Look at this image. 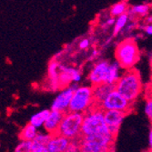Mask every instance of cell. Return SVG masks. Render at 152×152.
<instances>
[{"instance_id": "12", "label": "cell", "mask_w": 152, "mask_h": 152, "mask_svg": "<svg viewBox=\"0 0 152 152\" xmlns=\"http://www.w3.org/2000/svg\"><path fill=\"white\" fill-rule=\"evenodd\" d=\"M60 65L58 61L56 59H53L49 62L48 67V88L56 91L59 89L60 84H59V74H60Z\"/></svg>"}, {"instance_id": "21", "label": "cell", "mask_w": 152, "mask_h": 152, "mask_svg": "<svg viewBox=\"0 0 152 152\" xmlns=\"http://www.w3.org/2000/svg\"><path fill=\"white\" fill-rule=\"evenodd\" d=\"M129 20H130V17L129 15V13L117 18L115 26L113 27V36H115V37L118 36L124 28H125L126 26L129 23Z\"/></svg>"}, {"instance_id": "20", "label": "cell", "mask_w": 152, "mask_h": 152, "mask_svg": "<svg viewBox=\"0 0 152 152\" xmlns=\"http://www.w3.org/2000/svg\"><path fill=\"white\" fill-rule=\"evenodd\" d=\"M129 6L127 1H119L115 3L109 9V15L112 18H118L122 15L128 14L129 11Z\"/></svg>"}, {"instance_id": "1", "label": "cell", "mask_w": 152, "mask_h": 152, "mask_svg": "<svg viewBox=\"0 0 152 152\" xmlns=\"http://www.w3.org/2000/svg\"><path fill=\"white\" fill-rule=\"evenodd\" d=\"M115 88L121 96L134 104L143 92V84L140 72L132 68L122 73Z\"/></svg>"}, {"instance_id": "25", "label": "cell", "mask_w": 152, "mask_h": 152, "mask_svg": "<svg viewBox=\"0 0 152 152\" xmlns=\"http://www.w3.org/2000/svg\"><path fill=\"white\" fill-rule=\"evenodd\" d=\"M66 152H80V146L79 140H73L71 141L69 147L66 149Z\"/></svg>"}, {"instance_id": "30", "label": "cell", "mask_w": 152, "mask_h": 152, "mask_svg": "<svg viewBox=\"0 0 152 152\" xmlns=\"http://www.w3.org/2000/svg\"><path fill=\"white\" fill-rule=\"evenodd\" d=\"M148 145H149L150 150H152V128L150 129L149 133H148Z\"/></svg>"}, {"instance_id": "22", "label": "cell", "mask_w": 152, "mask_h": 152, "mask_svg": "<svg viewBox=\"0 0 152 152\" xmlns=\"http://www.w3.org/2000/svg\"><path fill=\"white\" fill-rule=\"evenodd\" d=\"M52 135H50L48 132H38L36 139L32 141L33 143V148L37 147H47L48 144Z\"/></svg>"}, {"instance_id": "3", "label": "cell", "mask_w": 152, "mask_h": 152, "mask_svg": "<svg viewBox=\"0 0 152 152\" xmlns=\"http://www.w3.org/2000/svg\"><path fill=\"white\" fill-rule=\"evenodd\" d=\"M104 110L99 107H93L84 114L82 124V137L96 136L109 133L104 118Z\"/></svg>"}, {"instance_id": "8", "label": "cell", "mask_w": 152, "mask_h": 152, "mask_svg": "<svg viewBox=\"0 0 152 152\" xmlns=\"http://www.w3.org/2000/svg\"><path fill=\"white\" fill-rule=\"evenodd\" d=\"M77 88V84H72L69 87L62 88L61 91L56 96V98L54 99L51 105V110H57V111H60L62 113H66L69 110L72 98Z\"/></svg>"}, {"instance_id": "34", "label": "cell", "mask_w": 152, "mask_h": 152, "mask_svg": "<svg viewBox=\"0 0 152 152\" xmlns=\"http://www.w3.org/2000/svg\"><path fill=\"white\" fill-rule=\"evenodd\" d=\"M151 95H152V93H151Z\"/></svg>"}, {"instance_id": "24", "label": "cell", "mask_w": 152, "mask_h": 152, "mask_svg": "<svg viewBox=\"0 0 152 152\" xmlns=\"http://www.w3.org/2000/svg\"><path fill=\"white\" fill-rule=\"evenodd\" d=\"M144 111H145V114L148 117V118L152 123V95H149L148 96H147Z\"/></svg>"}, {"instance_id": "29", "label": "cell", "mask_w": 152, "mask_h": 152, "mask_svg": "<svg viewBox=\"0 0 152 152\" xmlns=\"http://www.w3.org/2000/svg\"><path fill=\"white\" fill-rule=\"evenodd\" d=\"M99 56V51L96 50V49H93L92 52H91V55H90V58L91 59H96Z\"/></svg>"}, {"instance_id": "35", "label": "cell", "mask_w": 152, "mask_h": 152, "mask_svg": "<svg viewBox=\"0 0 152 152\" xmlns=\"http://www.w3.org/2000/svg\"><path fill=\"white\" fill-rule=\"evenodd\" d=\"M151 80H152V79H151Z\"/></svg>"}, {"instance_id": "17", "label": "cell", "mask_w": 152, "mask_h": 152, "mask_svg": "<svg viewBox=\"0 0 152 152\" xmlns=\"http://www.w3.org/2000/svg\"><path fill=\"white\" fill-rule=\"evenodd\" d=\"M121 69H122V68L120 67L119 64L117 61L110 63L108 73H107V80H106V84L116 86L118 81L120 79V77L122 76V74L120 73Z\"/></svg>"}, {"instance_id": "4", "label": "cell", "mask_w": 152, "mask_h": 152, "mask_svg": "<svg viewBox=\"0 0 152 152\" xmlns=\"http://www.w3.org/2000/svg\"><path fill=\"white\" fill-rule=\"evenodd\" d=\"M116 137L111 133L81 137L80 152H113Z\"/></svg>"}, {"instance_id": "5", "label": "cell", "mask_w": 152, "mask_h": 152, "mask_svg": "<svg viewBox=\"0 0 152 152\" xmlns=\"http://www.w3.org/2000/svg\"><path fill=\"white\" fill-rule=\"evenodd\" d=\"M84 120V114L67 111L64 114L58 134L66 139L73 140H79L82 137V124Z\"/></svg>"}, {"instance_id": "13", "label": "cell", "mask_w": 152, "mask_h": 152, "mask_svg": "<svg viewBox=\"0 0 152 152\" xmlns=\"http://www.w3.org/2000/svg\"><path fill=\"white\" fill-rule=\"evenodd\" d=\"M64 114L60 111H57V110H51L50 115L48 116L45 125H44V129L46 132L49 133L50 135H55L58 134L62 119L64 118Z\"/></svg>"}, {"instance_id": "9", "label": "cell", "mask_w": 152, "mask_h": 152, "mask_svg": "<svg viewBox=\"0 0 152 152\" xmlns=\"http://www.w3.org/2000/svg\"><path fill=\"white\" fill-rule=\"evenodd\" d=\"M110 63L107 60H100L95 63L88 73V81L93 87L106 83Z\"/></svg>"}, {"instance_id": "10", "label": "cell", "mask_w": 152, "mask_h": 152, "mask_svg": "<svg viewBox=\"0 0 152 152\" xmlns=\"http://www.w3.org/2000/svg\"><path fill=\"white\" fill-rule=\"evenodd\" d=\"M82 78V73L77 67L60 65L59 84L62 88L77 84Z\"/></svg>"}, {"instance_id": "23", "label": "cell", "mask_w": 152, "mask_h": 152, "mask_svg": "<svg viewBox=\"0 0 152 152\" xmlns=\"http://www.w3.org/2000/svg\"><path fill=\"white\" fill-rule=\"evenodd\" d=\"M33 143L32 141H20L15 148L14 152H32Z\"/></svg>"}, {"instance_id": "28", "label": "cell", "mask_w": 152, "mask_h": 152, "mask_svg": "<svg viewBox=\"0 0 152 152\" xmlns=\"http://www.w3.org/2000/svg\"><path fill=\"white\" fill-rule=\"evenodd\" d=\"M32 152H48L47 147H37L33 148Z\"/></svg>"}, {"instance_id": "15", "label": "cell", "mask_w": 152, "mask_h": 152, "mask_svg": "<svg viewBox=\"0 0 152 152\" xmlns=\"http://www.w3.org/2000/svg\"><path fill=\"white\" fill-rule=\"evenodd\" d=\"M115 89H116L115 86L106 84V83L93 87V96H94V100H95V106L98 107L99 105H100Z\"/></svg>"}, {"instance_id": "18", "label": "cell", "mask_w": 152, "mask_h": 152, "mask_svg": "<svg viewBox=\"0 0 152 152\" xmlns=\"http://www.w3.org/2000/svg\"><path fill=\"white\" fill-rule=\"evenodd\" d=\"M50 112H51V109H43V110H40L38 112H36L35 114L31 116L29 119V123L34 127H36L37 129L44 127L48 116L50 115Z\"/></svg>"}, {"instance_id": "19", "label": "cell", "mask_w": 152, "mask_h": 152, "mask_svg": "<svg viewBox=\"0 0 152 152\" xmlns=\"http://www.w3.org/2000/svg\"><path fill=\"white\" fill-rule=\"evenodd\" d=\"M37 134V129L28 122L22 128L21 131L19 132V139L21 141H33Z\"/></svg>"}, {"instance_id": "27", "label": "cell", "mask_w": 152, "mask_h": 152, "mask_svg": "<svg viewBox=\"0 0 152 152\" xmlns=\"http://www.w3.org/2000/svg\"><path fill=\"white\" fill-rule=\"evenodd\" d=\"M143 30L148 36H152V24H146L143 26Z\"/></svg>"}, {"instance_id": "31", "label": "cell", "mask_w": 152, "mask_h": 152, "mask_svg": "<svg viewBox=\"0 0 152 152\" xmlns=\"http://www.w3.org/2000/svg\"><path fill=\"white\" fill-rule=\"evenodd\" d=\"M145 20H146V23H147V24H152V15L148 16V17L145 18Z\"/></svg>"}, {"instance_id": "14", "label": "cell", "mask_w": 152, "mask_h": 152, "mask_svg": "<svg viewBox=\"0 0 152 152\" xmlns=\"http://www.w3.org/2000/svg\"><path fill=\"white\" fill-rule=\"evenodd\" d=\"M70 143V140L58 133L52 135L48 144L47 145V148L48 152H66Z\"/></svg>"}, {"instance_id": "32", "label": "cell", "mask_w": 152, "mask_h": 152, "mask_svg": "<svg viewBox=\"0 0 152 152\" xmlns=\"http://www.w3.org/2000/svg\"><path fill=\"white\" fill-rule=\"evenodd\" d=\"M145 152H151V150L149 149V150H148V151H145Z\"/></svg>"}, {"instance_id": "2", "label": "cell", "mask_w": 152, "mask_h": 152, "mask_svg": "<svg viewBox=\"0 0 152 152\" xmlns=\"http://www.w3.org/2000/svg\"><path fill=\"white\" fill-rule=\"evenodd\" d=\"M115 58L125 71L134 68L140 58V52L135 39L129 37L118 43L115 50Z\"/></svg>"}, {"instance_id": "26", "label": "cell", "mask_w": 152, "mask_h": 152, "mask_svg": "<svg viewBox=\"0 0 152 152\" xmlns=\"http://www.w3.org/2000/svg\"><path fill=\"white\" fill-rule=\"evenodd\" d=\"M90 47V40L88 38H83L78 42V48L81 50H86Z\"/></svg>"}, {"instance_id": "7", "label": "cell", "mask_w": 152, "mask_h": 152, "mask_svg": "<svg viewBox=\"0 0 152 152\" xmlns=\"http://www.w3.org/2000/svg\"><path fill=\"white\" fill-rule=\"evenodd\" d=\"M98 107L103 109L104 111L117 110V111H121L126 114H129L133 110V104L121 96L116 89Z\"/></svg>"}, {"instance_id": "6", "label": "cell", "mask_w": 152, "mask_h": 152, "mask_svg": "<svg viewBox=\"0 0 152 152\" xmlns=\"http://www.w3.org/2000/svg\"><path fill=\"white\" fill-rule=\"evenodd\" d=\"M93 107H95L93 87L78 86L74 93L68 111L85 114Z\"/></svg>"}, {"instance_id": "16", "label": "cell", "mask_w": 152, "mask_h": 152, "mask_svg": "<svg viewBox=\"0 0 152 152\" xmlns=\"http://www.w3.org/2000/svg\"><path fill=\"white\" fill-rule=\"evenodd\" d=\"M152 7V4L143 3L139 5H134L129 8V15L130 18H146L150 15V9Z\"/></svg>"}, {"instance_id": "33", "label": "cell", "mask_w": 152, "mask_h": 152, "mask_svg": "<svg viewBox=\"0 0 152 152\" xmlns=\"http://www.w3.org/2000/svg\"><path fill=\"white\" fill-rule=\"evenodd\" d=\"M151 152H152V150H151Z\"/></svg>"}, {"instance_id": "11", "label": "cell", "mask_w": 152, "mask_h": 152, "mask_svg": "<svg viewBox=\"0 0 152 152\" xmlns=\"http://www.w3.org/2000/svg\"><path fill=\"white\" fill-rule=\"evenodd\" d=\"M127 115L128 114L121 111H117V110H107L104 112L106 125L108 128L109 131L115 137H117L120 129L121 124Z\"/></svg>"}]
</instances>
